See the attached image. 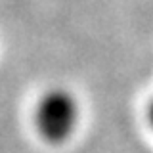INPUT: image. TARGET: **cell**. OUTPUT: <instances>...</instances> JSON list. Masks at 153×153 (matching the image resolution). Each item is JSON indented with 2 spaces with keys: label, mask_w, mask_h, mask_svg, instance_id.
I'll return each mask as SVG.
<instances>
[{
  "label": "cell",
  "mask_w": 153,
  "mask_h": 153,
  "mask_svg": "<svg viewBox=\"0 0 153 153\" xmlns=\"http://www.w3.org/2000/svg\"><path fill=\"white\" fill-rule=\"evenodd\" d=\"M149 121H151V124H153V103H151V107H149Z\"/></svg>",
  "instance_id": "cell-2"
},
{
  "label": "cell",
  "mask_w": 153,
  "mask_h": 153,
  "mask_svg": "<svg viewBox=\"0 0 153 153\" xmlns=\"http://www.w3.org/2000/svg\"><path fill=\"white\" fill-rule=\"evenodd\" d=\"M36 128L48 142H65L79 123V103L63 88L48 90L40 98L35 113Z\"/></svg>",
  "instance_id": "cell-1"
}]
</instances>
